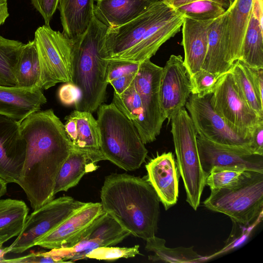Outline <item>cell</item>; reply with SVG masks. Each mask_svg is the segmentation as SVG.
I'll use <instances>...</instances> for the list:
<instances>
[{
	"instance_id": "1",
	"label": "cell",
	"mask_w": 263,
	"mask_h": 263,
	"mask_svg": "<svg viewBox=\"0 0 263 263\" xmlns=\"http://www.w3.org/2000/svg\"><path fill=\"white\" fill-rule=\"evenodd\" d=\"M21 130L26 151L18 185L35 210L53 199L57 176L72 146L52 109L30 115L21 122Z\"/></svg>"
},
{
	"instance_id": "2",
	"label": "cell",
	"mask_w": 263,
	"mask_h": 263,
	"mask_svg": "<svg viewBox=\"0 0 263 263\" xmlns=\"http://www.w3.org/2000/svg\"><path fill=\"white\" fill-rule=\"evenodd\" d=\"M100 196L103 211L130 234L145 240L156 235L160 200L147 179L111 174L105 178Z\"/></svg>"
},
{
	"instance_id": "3",
	"label": "cell",
	"mask_w": 263,
	"mask_h": 263,
	"mask_svg": "<svg viewBox=\"0 0 263 263\" xmlns=\"http://www.w3.org/2000/svg\"><path fill=\"white\" fill-rule=\"evenodd\" d=\"M107 27L94 15L86 31L74 41L72 82L81 90L76 110L93 112L106 98L108 59L105 47Z\"/></svg>"
},
{
	"instance_id": "4",
	"label": "cell",
	"mask_w": 263,
	"mask_h": 263,
	"mask_svg": "<svg viewBox=\"0 0 263 263\" xmlns=\"http://www.w3.org/2000/svg\"><path fill=\"white\" fill-rule=\"evenodd\" d=\"M100 151L105 160L127 171L138 169L148 151L132 121L114 104L97 109Z\"/></svg>"
},
{
	"instance_id": "5",
	"label": "cell",
	"mask_w": 263,
	"mask_h": 263,
	"mask_svg": "<svg viewBox=\"0 0 263 263\" xmlns=\"http://www.w3.org/2000/svg\"><path fill=\"white\" fill-rule=\"evenodd\" d=\"M203 204L212 211L228 216L234 222L250 224L262 213L263 173L246 171L237 183L211 190Z\"/></svg>"
},
{
	"instance_id": "6",
	"label": "cell",
	"mask_w": 263,
	"mask_h": 263,
	"mask_svg": "<svg viewBox=\"0 0 263 263\" xmlns=\"http://www.w3.org/2000/svg\"><path fill=\"white\" fill-rule=\"evenodd\" d=\"M170 121L177 165L185 190L186 201L196 211L200 204L206 178L200 161L197 133L184 107Z\"/></svg>"
},
{
	"instance_id": "7",
	"label": "cell",
	"mask_w": 263,
	"mask_h": 263,
	"mask_svg": "<svg viewBox=\"0 0 263 263\" xmlns=\"http://www.w3.org/2000/svg\"><path fill=\"white\" fill-rule=\"evenodd\" d=\"M33 40L40 66V88L47 89L59 83L72 82L74 41L46 24L36 29Z\"/></svg>"
},
{
	"instance_id": "8",
	"label": "cell",
	"mask_w": 263,
	"mask_h": 263,
	"mask_svg": "<svg viewBox=\"0 0 263 263\" xmlns=\"http://www.w3.org/2000/svg\"><path fill=\"white\" fill-rule=\"evenodd\" d=\"M86 203L69 196H62L34 210L27 216L22 230L14 241L3 249V253H22L35 246L37 241Z\"/></svg>"
},
{
	"instance_id": "9",
	"label": "cell",
	"mask_w": 263,
	"mask_h": 263,
	"mask_svg": "<svg viewBox=\"0 0 263 263\" xmlns=\"http://www.w3.org/2000/svg\"><path fill=\"white\" fill-rule=\"evenodd\" d=\"M210 103L226 124L244 139L251 140L256 127L263 122L241 96L229 70L219 77Z\"/></svg>"
},
{
	"instance_id": "10",
	"label": "cell",
	"mask_w": 263,
	"mask_h": 263,
	"mask_svg": "<svg viewBox=\"0 0 263 263\" xmlns=\"http://www.w3.org/2000/svg\"><path fill=\"white\" fill-rule=\"evenodd\" d=\"M111 216L103 212L63 248L48 251L58 263L87 259V254L101 247L114 246L130 235Z\"/></svg>"
},
{
	"instance_id": "11",
	"label": "cell",
	"mask_w": 263,
	"mask_h": 263,
	"mask_svg": "<svg viewBox=\"0 0 263 263\" xmlns=\"http://www.w3.org/2000/svg\"><path fill=\"white\" fill-rule=\"evenodd\" d=\"M211 94L203 97L191 94L185 105L197 135L210 141L227 145H250L232 129L216 112L210 103Z\"/></svg>"
},
{
	"instance_id": "12",
	"label": "cell",
	"mask_w": 263,
	"mask_h": 263,
	"mask_svg": "<svg viewBox=\"0 0 263 263\" xmlns=\"http://www.w3.org/2000/svg\"><path fill=\"white\" fill-rule=\"evenodd\" d=\"M171 7L159 0L128 23L108 27L105 39L108 59H119L141 40L147 30Z\"/></svg>"
},
{
	"instance_id": "13",
	"label": "cell",
	"mask_w": 263,
	"mask_h": 263,
	"mask_svg": "<svg viewBox=\"0 0 263 263\" xmlns=\"http://www.w3.org/2000/svg\"><path fill=\"white\" fill-rule=\"evenodd\" d=\"M202 168L206 176L215 166H239L263 173V156L253 154L250 145H227L216 143L197 135Z\"/></svg>"
},
{
	"instance_id": "14",
	"label": "cell",
	"mask_w": 263,
	"mask_h": 263,
	"mask_svg": "<svg viewBox=\"0 0 263 263\" xmlns=\"http://www.w3.org/2000/svg\"><path fill=\"white\" fill-rule=\"evenodd\" d=\"M191 95V83L180 55L172 54L163 67L160 99L161 110L166 119H171L184 107Z\"/></svg>"
},
{
	"instance_id": "15",
	"label": "cell",
	"mask_w": 263,
	"mask_h": 263,
	"mask_svg": "<svg viewBox=\"0 0 263 263\" xmlns=\"http://www.w3.org/2000/svg\"><path fill=\"white\" fill-rule=\"evenodd\" d=\"M26 143L21 123L0 115V178L18 184L25 159Z\"/></svg>"
},
{
	"instance_id": "16",
	"label": "cell",
	"mask_w": 263,
	"mask_h": 263,
	"mask_svg": "<svg viewBox=\"0 0 263 263\" xmlns=\"http://www.w3.org/2000/svg\"><path fill=\"white\" fill-rule=\"evenodd\" d=\"M163 67L150 59L140 63L133 83L139 94L145 118L154 136L160 133L164 117L160 105V85Z\"/></svg>"
},
{
	"instance_id": "17",
	"label": "cell",
	"mask_w": 263,
	"mask_h": 263,
	"mask_svg": "<svg viewBox=\"0 0 263 263\" xmlns=\"http://www.w3.org/2000/svg\"><path fill=\"white\" fill-rule=\"evenodd\" d=\"M184 16L173 7L155 23L141 40L119 59L141 62L155 54L160 46L180 30Z\"/></svg>"
},
{
	"instance_id": "18",
	"label": "cell",
	"mask_w": 263,
	"mask_h": 263,
	"mask_svg": "<svg viewBox=\"0 0 263 263\" xmlns=\"http://www.w3.org/2000/svg\"><path fill=\"white\" fill-rule=\"evenodd\" d=\"M147 179L165 210L174 205L179 193V173L171 152L158 155L146 164Z\"/></svg>"
},
{
	"instance_id": "19",
	"label": "cell",
	"mask_w": 263,
	"mask_h": 263,
	"mask_svg": "<svg viewBox=\"0 0 263 263\" xmlns=\"http://www.w3.org/2000/svg\"><path fill=\"white\" fill-rule=\"evenodd\" d=\"M47 102L40 88L0 85V115L21 122Z\"/></svg>"
},
{
	"instance_id": "20",
	"label": "cell",
	"mask_w": 263,
	"mask_h": 263,
	"mask_svg": "<svg viewBox=\"0 0 263 263\" xmlns=\"http://www.w3.org/2000/svg\"><path fill=\"white\" fill-rule=\"evenodd\" d=\"M103 212L101 203L86 202L84 206L37 241L35 246L50 250L63 248Z\"/></svg>"
},
{
	"instance_id": "21",
	"label": "cell",
	"mask_w": 263,
	"mask_h": 263,
	"mask_svg": "<svg viewBox=\"0 0 263 263\" xmlns=\"http://www.w3.org/2000/svg\"><path fill=\"white\" fill-rule=\"evenodd\" d=\"M214 21H199L184 16L181 44L184 64L190 78L203 65L207 51L208 31Z\"/></svg>"
},
{
	"instance_id": "22",
	"label": "cell",
	"mask_w": 263,
	"mask_h": 263,
	"mask_svg": "<svg viewBox=\"0 0 263 263\" xmlns=\"http://www.w3.org/2000/svg\"><path fill=\"white\" fill-rule=\"evenodd\" d=\"M228 15L226 10L211 23L208 31L207 51L201 67L218 75L227 72L231 67L229 58Z\"/></svg>"
},
{
	"instance_id": "23",
	"label": "cell",
	"mask_w": 263,
	"mask_h": 263,
	"mask_svg": "<svg viewBox=\"0 0 263 263\" xmlns=\"http://www.w3.org/2000/svg\"><path fill=\"white\" fill-rule=\"evenodd\" d=\"M104 160L101 152H87L72 148L57 176L54 195L77 185L85 174L96 171L98 168V162Z\"/></svg>"
},
{
	"instance_id": "24",
	"label": "cell",
	"mask_w": 263,
	"mask_h": 263,
	"mask_svg": "<svg viewBox=\"0 0 263 263\" xmlns=\"http://www.w3.org/2000/svg\"><path fill=\"white\" fill-rule=\"evenodd\" d=\"M65 120L64 129L72 148L100 152L98 123L91 112L75 109Z\"/></svg>"
},
{
	"instance_id": "25",
	"label": "cell",
	"mask_w": 263,
	"mask_h": 263,
	"mask_svg": "<svg viewBox=\"0 0 263 263\" xmlns=\"http://www.w3.org/2000/svg\"><path fill=\"white\" fill-rule=\"evenodd\" d=\"M159 0H97L95 17L107 27L123 25L135 18Z\"/></svg>"
},
{
	"instance_id": "26",
	"label": "cell",
	"mask_w": 263,
	"mask_h": 263,
	"mask_svg": "<svg viewBox=\"0 0 263 263\" xmlns=\"http://www.w3.org/2000/svg\"><path fill=\"white\" fill-rule=\"evenodd\" d=\"M262 8V0L253 1L239 60L253 68H263Z\"/></svg>"
},
{
	"instance_id": "27",
	"label": "cell",
	"mask_w": 263,
	"mask_h": 263,
	"mask_svg": "<svg viewBox=\"0 0 263 263\" xmlns=\"http://www.w3.org/2000/svg\"><path fill=\"white\" fill-rule=\"evenodd\" d=\"M95 0H59L62 33L75 41L87 30L94 16Z\"/></svg>"
},
{
	"instance_id": "28",
	"label": "cell",
	"mask_w": 263,
	"mask_h": 263,
	"mask_svg": "<svg viewBox=\"0 0 263 263\" xmlns=\"http://www.w3.org/2000/svg\"><path fill=\"white\" fill-rule=\"evenodd\" d=\"M254 0H235L227 10L229 35V58L231 66L239 60L245 33Z\"/></svg>"
},
{
	"instance_id": "29",
	"label": "cell",
	"mask_w": 263,
	"mask_h": 263,
	"mask_svg": "<svg viewBox=\"0 0 263 263\" xmlns=\"http://www.w3.org/2000/svg\"><path fill=\"white\" fill-rule=\"evenodd\" d=\"M112 102L132 121L144 144L156 140L145 118L139 94L133 82L121 94L114 92Z\"/></svg>"
},
{
	"instance_id": "30",
	"label": "cell",
	"mask_w": 263,
	"mask_h": 263,
	"mask_svg": "<svg viewBox=\"0 0 263 263\" xmlns=\"http://www.w3.org/2000/svg\"><path fill=\"white\" fill-rule=\"evenodd\" d=\"M28 212V206L22 200L0 199V246L18 235Z\"/></svg>"
},
{
	"instance_id": "31",
	"label": "cell",
	"mask_w": 263,
	"mask_h": 263,
	"mask_svg": "<svg viewBox=\"0 0 263 263\" xmlns=\"http://www.w3.org/2000/svg\"><path fill=\"white\" fill-rule=\"evenodd\" d=\"M145 249L152 252L148 256L152 262L173 263H197L203 261L205 257L194 250V247H179L170 248L165 246V240L156 235L146 240Z\"/></svg>"
},
{
	"instance_id": "32",
	"label": "cell",
	"mask_w": 263,
	"mask_h": 263,
	"mask_svg": "<svg viewBox=\"0 0 263 263\" xmlns=\"http://www.w3.org/2000/svg\"><path fill=\"white\" fill-rule=\"evenodd\" d=\"M15 76L16 87L40 88V66L34 40L24 44L16 63Z\"/></svg>"
},
{
	"instance_id": "33",
	"label": "cell",
	"mask_w": 263,
	"mask_h": 263,
	"mask_svg": "<svg viewBox=\"0 0 263 263\" xmlns=\"http://www.w3.org/2000/svg\"><path fill=\"white\" fill-rule=\"evenodd\" d=\"M229 70L243 99L256 115L263 119V103L256 93L248 66L238 60Z\"/></svg>"
},
{
	"instance_id": "34",
	"label": "cell",
	"mask_w": 263,
	"mask_h": 263,
	"mask_svg": "<svg viewBox=\"0 0 263 263\" xmlns=\"http://www.w3.org/2000/svg\"><path fill=\"white\" fill-rule=\"evenodd\" d=\"M23 45L0 35V85L16 86L15 67Z\"/></svg>"
},
{
	"instance_id": "35",
	"label": "cell",
	"mask_w": 263,
	"mask_h": 263,
	"mask_svg": "<svg viewBox=\"0 0 263 263\" xmlns=\"http://www.w3.org/2000/svg\"><path fill=\"white\" fill-rule=\"evenodd\" d=\"M184 16L199 21H213L226 10L220 4L210 0H198L175 8Z\"/></svg>"
},
{
	"instance_id": "36",
	"label": "cell",
	"mask_w": 263,
	"mask_h": 263,
	"mask_svg": "<svg viewBox=\"0 0 263 263\" xmlns=\"http://www.w3.org/2000/svg\"><path fill=\"white\" fill-rule=\"evenodd\" d=\"M246 170L239 166L213 167L205 178V185L211 190L232 186L242 178Z\"/></svg>"
},
{
	"instance_id": "37",
	"label": "cell",
	"mask_w": 263,
	"mask_h": 263,
	"mask_svg": "<svg viewBox=\"0 0 263 263\" xmlns=\"http://www.w3.org/2000/svg\"><path fill=\"white\" fill-rule=\"evenodd\" d=\"M140 254L139 246L132 247H101L90 251L86 255L87 259L115 260L121 258L134 257Z\"/></svg>"
},
{
	"instance_id": "38",
	"label": "cell",
	"mask_w": 263,
	"mask_h": 263,
	"mask_svg": "<svg viewBox=\"0 0 263 263\" xmlns=\"http://www.w3.org/2000/svg\"><path fill=\"white\" fill-rule=\"evenodd\" d=\"M221 75L201 69L190 78L191 94L203 97L212 93Z\"/></svg>"
},
{
	"instance_id": "39",
	"label": "cell",
	"mask_w": 263,
	"mask_h": 263,
	"mask_svg": "<svg viewBox=\"0 0 263 263\" xmlns=\"http://www.w3.org/2000/svg\"><path fill=\"white\" fill-rule=\"evenodd\" d=\"M141 62L109 59L106 71V81L108 84L119 78L136 75Z\"/></svg>"
},
{
	"instance_id": "40",
	"label": "cell",
	"mask_w": 263,
	"mask_h": 263,
	"mask_svg": "<svg viewBox=\"0 0 263 263\" xmlns=\"http://www.w3.org/2000/svg\"><path fill=\"white\" fill-rule=\"evenodd\" d=\"M58 96L61 102L65 105H76L81 98L79 88L72 82H66L59 89Z\"/></svg>"
},
{
	"instance_id": "41",
	"label": "cell",
	"mask_w": 263,
	"mask_h": 263,
	"mask_svg": "<svg viewBox=\"0 0 263 263\" xmlns=\"http://www.w3.org/2000/svg\"><path fill=\"white\" fill-rule=\"evenodd\" d=\"M2 262L6 263H58L55 258L51 256L49 252H32L28 255L17 258L5 259Z\"/></svg>"
},
{
	"instance_id": "42",
	"label": "cell",
	"mask_w": 263,
	"mask_h": 263,
	"mask_svg": "<svg viewBox=\"0 0 263 263\" xmlns=\"http://www.w3.org/2000/svg\"><path fill=\"white\" fill-rule=\"evenodd\" d=\"M59 2V0H31L32 5L41 14L46 25H49Z\"/></svg>"
},
{
	"instance_id": "43",
	"label": "cell",
	"mask_w": 263,
	"mask_h": 263,
	"mask_svg": "<svg viewBox=\"0 0 263 263\" xmlns=\"http://www.w3.org/2000/svg\"><path fill=\"white\" fill-rule=\"evenodd\" d=\"M253 154L263 156V122L255 129L250 141Z\"/></svg>"
},
{
	"instance_id": "44",
	"label": "cell",
	"mask_w": 263,
	"mask_h": 263,
	"mask_svg": "<svg viewBox=\"0 0 263 263\" xmlns=\"http://www.w3.org/2000/svg\"><path fill=\"white\" fill-rule=\"evenodd\" d=\"M248 69L256 93L263 103V68L248 67Z\"/></svg>"
},
{
	"instance_id": "45",
	"label": "cell",
	"mask_w": 263,
	"mask_h": 263,
	"mask_svg": "<svg viewBox=\"0 0 263 263\" xmlns=\"http://www.w3.org/2000/svg\"><path fill=\"white\" fill-rule=\"evenodd\" d=\"M170 6L176 8L178 6L188 4L189 3L198 0H162ZM221 5L226 10L230 6L229 0H210Z\"/></svg>"
},
{
	"instance_id": "46",
	"label": "cell",
	"mask_w": 263,
	"mask_h": 263,
	"mask_svg": "<svg viewBox=\"0 0 263 263\" xmlns=\"http://www.w3.org/2000/svg\"><path fill=\"white\" fill-rule=\"evenodd\" d=\"M9 16L7 0H0V26Z\"/></svg>"
},
{
	"instance_id": "47",
	"label": "cell",
	"mask_w": 263,
	"mask_h": 263,
	"mask_svg": "<svg viewBox=\"0 0 263 263\" xmlns=\"http://www.w3.org/2000/svg\"><path fill=\"white\" fill-rule=\"evenodd\" d=\"M7 183L0 178V199L7 192Z\"/></svg>"
},
{
	"instance_id": "48",
	"label": "cell",
	"mask_w": 263,
	"mask_h": 263,
	"mask_svg": "<svg viewBox=\"0 0 263 263\" xmlns=\"http://www.w3.org/2000/svg\"><path fill=\"white\" fill-rule=\"evenodd\" d=\"M2 246H0V262H2V260L4 259V254L3 252V249H1Z\"/></svg>"
},
{
	"instance_id": "49",
	"label": "cell",
	"mask_w": 263,
	"mask_h": 263,
	"mask_svg": "<svg viewBox=\"0 0 263 263\" xmlns=\"http://www.w3.org/2000/svg\"><path fill=\"white\" fill-rule=\"evenodd\" d=\"M230 3V6L232 4V3L235 1V0H229Z\"/></svg>"
}]
</instances>
